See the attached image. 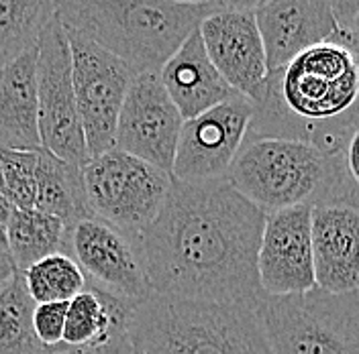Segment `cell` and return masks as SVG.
<instances>
[{
	"label": "cell",
	"instance_id": "cell-1",
	"mask_svg": "<svg viewBox=\"0 0 359 354\" xmlns=\"http://www.w3.org/2000/svg\"><path fill=\"white\" fill-rule=\"evenodd\" d=\"M264 218L226 179H172L157 218L135 239L151 293L253 310Z\"/></svg>",
	"mask_w": 359,
	"mask_h": 354
},
{
	"label": "cell",
	"instance_id": "cell-2",
	"mask_svg": "<svg viewBox=\"0 0 359 354\" xmlns=\"http://www.w3.org/2000/svg\"><path fill=\"white\" fill-rule=\"evenodd\" d=\"M358 55L339 43H318L268 71L249 98L247 133L300 139L345 153L358 139Z\"/></svg>",
	"mask_w": 359,
	"mask_h": 354
},
{
	"label": "cell",
	"instance_id": "cell-3",
	"mask_svg": "<svg viewBox=\"0 0 359 354\" xmlns=\"http://www.w3.org/2000/svg\"><path fill=\"white\" fill-rule=\"evenodd\" d=\"M224 179L264 214L313 208L327 199H359L347 151L329 153L300 139L245 133Z\"/></svg>",
	"mask_w": 359,
	"mask_h": 354
},
{
	"label": "cell",
	"instance_id": "cell-4",
	"mask_svg": "<svg viewBox=\"0 0 359 354\" xmlns=\"http://www.w3.org/2000/svg\"><path fill=\"white\" fill-rule=\"evenodd\" d=\"M223 4L172 0H55L64 29L100 45L137 73H159L204 17Z\"/></svg>",
	"mask_w": 359,
	"mask_h": 354
},
{
	"label": "cell",
	"instance_id": "cell-5",
	"mask_svg": "<svg viewBox=\"0 0 359 354\" xmlns=\"http://www.w3.org/2000/svg\"><path fill=\"white\" fill-rule=\"evenodd\" d=\"M129 338L141 354H271L251 308L157 293L131 308Z\"/></svg>",
	"mask_w": 359,
	"mask_h": 354
},
{
	"label": "cell",
	"instance_id": "cell-6",
	"mask_svg": "<svg viewBox=\"0 0 359 354\" xmlns=\"http://www.w3.org/2000/svg\"><path fill=\"white\" fill-rule=\"evenodd\" d=\"M255 320L271 354H359V293H262Z\"/></svg>",
	"mask_w": 359,
	"mask_h": 354
},
{
	"label": "cell",
	"instance_id": "cell-7",
	"mask_svg": "<svg viewBox=\"0 0 359 354\" xmlns=\"http://www.w3.org/2000/svg\"><path fill=\"white\" fill-rule=\"evenodd\" d=\"M82 183L90 214L137 239L163 208L172 176L112 147L82 165Z\"/></svg>",
	"mask_w": 359,
	"mask_h": 354
},
{
	"label": "cell",
	"instance_id": "cell-8",
	"mask_svg": "<svg viewBox=\"0 0 359 354\" xmlns=\"http://www.w3.org/2000/svg\"><path fill=\"white\" fill-rule=\"evenodd\" d=\"M35 78L41 149L82 167L90 159L88 147L72 86V55L66 29L55 15L37 41Z\"/></svg>",
	"mask_w": 359,
	"mask_h": 354
},
{
	"label": "cell",
	"instance_id": "cell-9",
	"mask_svg": "<svg viewBox=\"0 0 359 354\" xmlns=\"http://www.w3.org/2000/svg\"><path fill=\"white\" fill-rule=\"evenodd\" d=\"M66 35L76 106L88 155L96 157L114 147L116 118L133 80V71L125 62L86 37L67 29Z\"/></svg>",
	"mask_w": 359,
	"mask_h": 354
},
{
	"label": "cell",
	"instance_id": "cell-10",
	"mask_svg": "<svg viewBox=\"0 0 359 354\" xmlns=\"http://www.w3.org/2000/svg\"><path fill=\"white\" fill-rule=\"evenodd\" d=\"M66 255L80 267L86 288L98 289L129 306L151 293L137 241L96 216L67 226Z\"/></svg>",
	"mask_w": 359,
	"mask_h": 354
},
{
	"label": "cell",
	"instance_id": "cell-11",
	"mask_svg": "<svg viewBox=\"0 0 359 354\" xmlns=\"http://www.w3.org/2000/svg\"><path fill=\"white\" fill-rule=\"evenodd\" d=\"M253 114L243 94L184 120L172 163V179L182 183H208L226 177Z\"/></svg>",
	"mask_w": 359,
	"mask_h": 354
},
{
	"label": "cell",
	"instance_id": "cell-12",
	"mask_svg": "<svg viewBox=\"0 0 359 354\" xmlns=\"http://www.w3.org/2000/svg\"><path fill=\"white\" fill-rule=\"evenodd\" d=\"M182 125L159 73H137L116 118L114 149L172 174Z\"/></svg>",
	"mask_w": 359,
	"mask_h": 354
},
{
	"label": "cell",
	"instance_id": "cell-13",
	"mask_svg": "<svg viewBox=\"0 0 359 354\" xmlns=\"http://www.w3.org/2000/svg\"><path fill=\"white\" fill-rule=\"evenodd\" d=\"M255 267L257 283L266 295H292L316 288L311 206L266 214Z\"/></svg>",
	"mask_w": 359,
	"mask_h": 354
},
{
	"label": "cell",
	"instance_id": "cell-14",
	"mask_svg": "<svg viewBox=\"0 0 359 354\" xmlns=\"http://www.w3.org/2000/svg\"><path fill=\"white\" fill-rule=\"evenodd\" d=\"M268 71L286 66L318 43H339L358 51L341 35L327 0H262L253 8Z\"/></svg>",
	"mask_w": 359,
	"mask_h": 354
},
{
	"label": "cell",
	"instance_id": "cell-15",
	"mask_svg": "<svg viewBox=\"0 0 359 354\" xmlns=\"http://www.w3.org/2000/svg\"><path fill=\"white\" fill-rule=\"evenodd\" d=\"M316 288L329 293L358 291L359 199H327L311 208Z\"/></svg>",
	"mask_w": 359,
	"mask_h": 354
},
{
	"label": "cell",
	"instance_id": "cell-16",
	"mask_svg": "<svg viewBox=\"0 0 359 354\" xmlns=\"http://www.w3.org/2000/svg\"><path fill=\"white\" fill-rule=\"evenodd\" d=\"M208 59L223 80L251 98L268 76L266 51L253 19V13L217 8L198 24Z\"/></svg>",
	"mask_w": 359,
	"mask_h": 354
},
{
	"label": "cell",
	"instance_id": "cell-17",
	"mask_svg": "<svg viewBox=\"0 0 359 354\" xmlns=\"http://www.w3.org/2000/svg\"><path fill=\"white\" fill-rule=\"evenodd\" d=\"M159 80L184 120L210 111L237 94L208 59L198 29H194L163 64Z\"/></svg>",
	"mask_w": 359,
	"mask_h": 354
},
{
	"label": "cell",
	"instance_id": "cell-18",
	"mask_svg": "<svg viewBox=\"0 0 359 354\" xmlns=\"http://www.w3.org/2000/svg\"><path fill=\"white\" fill-rule=\"evenodd\" d=\"M37 47L0 67V149L35 151L37 127Z\"/></svg>",
	"mask_w": 359,
	"mask_h": 354
},
{
	"label": "cell",
	"instance_id": "cell-19",
	"mask_svg": "<svg viewBox=\"0 0 359 354\" xmlns=\"http://www.w3.org/2000/svg\"><path fill=\"white\" fill-rule=\"evenodd\" d=\"M55 216L66 226L92 216L84 196L82 167L72 165L53 153L37 149L35 165V208Z\"/></svg>",
	"mask_w": 359,
	"mask_h": 354
},
{
	"label": "cell",
	"instance_id": "cell-20",
	"mask_svg": "<svg viewBox=\"0 0 359 354\" xmlns=\"http://www.w3.org/2000/svg\"><path fill=\"white\" fill-rule=\"evenodd\" d=\"M4 236L6 250L21 273L45 257L57 253L66 255L67 226L60 218L39 210L15 208L6 222Z\"/></svg>",
	"mask_w": 359,
	"mask_h": 354
},
{
	"label": "cell",
	"instance_id": "cell-21",
	"mask_svg": "<svg viewBox=\"0 0 359 354\" xmlns=\"http://www.w3.org/2000/svg\"><path fill=\"white\" fill-rule=\"evenodd\" d=\"M131 308L133 306L112 295L86 288L67 302L66 324L60 346H82L114 330H129Z\"/></svg>",
	"mask_w": 359,
	"mask_h": 354
},
{
	"label": "cell",
	"instance_id": "cell-22",
	"mask_svg": "<svg viewBox=\"0 0 359 354\" xmlns=\"http://www.w3.org/2000/svg\"><path fill=\"white\" fill-rule=\"evenodd\" d=\"M55 0H0V67L37 47Z\"/></svg>",
	"mask_w": 359,
	"mask_h": 354
},
{
	"label": "cell",
	"instance_id": "cell-23",
	"mask_svg": "<svg viewBox=\"0 0 359 354\" xmlns=\"http://www.w3.org/2000/svg\"><path fill=\"white\" fill-rule=\"evenodd\" d=\"M33 310L21 271L0 289V354H51L35 338Z\"/></svg>",
	"mask_w": 359,
	"mask_h": 354
},
{
	"label": "cell",
	"instance_id": "cell-24",
	"mask_svg": "<svg viewBox=\"0 0 359 354\" xmlns=\"http://www.w3.org/2000/svg\"><path fill=\"white\" fill-rule=\"evenodd\" d=\"M22 279L35 304L69 302L74 295L86 289V279L67 255L57 253L45 257L22 271Z\"/></svg>",
	"mask_w": 359,
	"mask_h": 354
},
{
	"label": "cell",
	"instance_id": "cell-25",
	"mask_svg": "<svg viewBox=\"0 0 359 354\" xmlns=\"http://www.w3.org/2000/svg\"><path fill=\"white\" fill-rule=\"evenodd\" d=\"M35 151H15L0 149V171L4 183V196L15 208L33 210L35 208Z\"/></svg>",
	"mask_w": 359,
	"mask_h": 354
},
{
	"label": "cell",
	"instance_id": "cell-26",
	"mask_svg": "<svg viewBox=\"0 0 359 354\" xmlns=\"http://www.w3.org/2000/svg\"><path fill=\"white\" fill-rule=\"evenodd\" d=\"M67 302H45L35 304L33 310V332L35 338L47 351H53L62 344L64 324H66Z\"/></svg>",
	"mask_w": 359,
	"mask_h": 354
},
{
	"label": "cell",
	"instance_id": "cell-27",
	"mask_svg": "<svg viewBox=\"0 0 359 354\" xmlns=\"http://www.w3.org/2000/svg\"><path fill=\"white\" fill-rule=\"evenodd\" d=\"M135 348L129 338V330H114L102 338H96L82 346H57L51 354H133Z\"/></svg>",
	"mask_w": 359,
	"mask_h": 354
},
{
	"label": "cell",
	"instance_id": "cell-28",
	"mask_svg": "<svg viewBox=\"0 0 359 354\" xmlns=\"http://www.w3.org/2000/svg\"><path fill=\"white\" fill-rule=\"evenodd\" d=\"M341 35L358 51L359 35V0H327Z\"/></svg>",
	"mask_w": 359,
	"mask_h": 354
},
{
	"label": "cell",
	"instance_id": "cell-29",
	"mask_svg": "<svg viewBox=\"0 0 359 354\" xmlns=\"http://www.w3.org/2000/svg\"><path fill=\"white\" fill-rule=\"evenodd\" d=\"M17 275V267L13 263L6 246H0V289L4 288Z\"/></svg>",
	"mask_w": 359,
	"mask_h": 354
},
{
	"label": "cell",
	"instance_id": "cell-30",
	"mask_svg": "<svg viewBox=\"0 0 359 354\" xmlns=\"http://www.w3.org/2000/svg\"><path fill=\"white\" fill-rule=\"evenodd\" d=\"M262 0H223L224 8L229 10H241V13H253V8L259 4Z\"/></svg>",
	"mask_w": 359,
	"mask_h": 354
},
{
	"label": "cell",
	"instance_id": "cell-31",
	"mask_svg": "<svg viewBox=\"0 0 359 354\" xmlns=\"http://www.w3.org/2000/svg\"><path fill=\"white\" fill-rule=\"evenodd\" d=\"M13 210H15V206L8 201V198H6L4 194H0V228H2V230L6 228V222L11 218Z\"/></svg>",
	"mask_w": 359,
	"mask_h": 354
},
{
	"label": "cell",
	"instance_id": "cell-32",
	"mask_svg": "<svg viewBox=\"0 0 359 354\" xmlns=\"http://www.w3.org/2000/svg\"><path fill=\"white\" fill-rule=\"evenodd\" d=\"M172 2H186V4H201V2H215V4H223V0H172Z\"/></svg>",
	"mask_w": 359,
	"mask_h": 354
},
{
	"label": "cell",
	"instance_id": "cell-33",
	"mask_svg": "<svg viewBox=\"0 0 359 354\" xmlns=\"http://www.w3.org/2000/svg\"><path fill=\"white\" fill-rule=\"evenodd\" d=\"M0 246H6V236H4V230L0 228Z\"/></svg>",
	"mask_w": 359,
	"mask_h": 354
},
{
	"label": "cell",
	"instance_id": "cell-34",
	"mask_svg": "<svg viewBox=\"0 0 359 354\" xmlns=\"http://www.w3.org/2000/svg\"><path fill=\"white\" fill-rule=\"evenodd\" d=\"M0 194H4V183H2V171H0Z\"/></svg>",
	"mask_w": 359,
	"mask_h": 354
},
{
	"label": "cell",
	"instance_id": "cell-35",
	"mask_svg": "<svg viewBox=\"0 0 359 354\" xmlns=\"http://www.w3.org/2000/svg\"><path fill=\"white\" fill-rule=\"evenodd\" d=\"M133 354H141V353H139V351H135V353Z\"/></svg>",
	"mask_w": 359,
	"mask_h": 354
}]
</instances>
